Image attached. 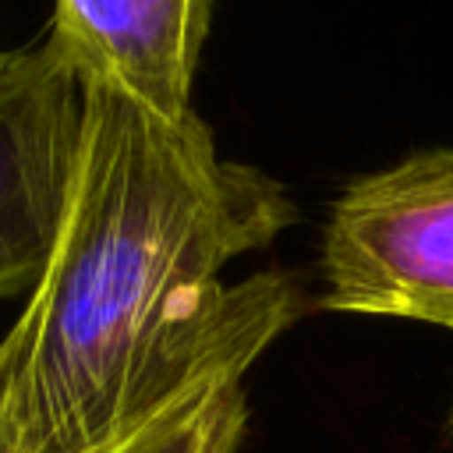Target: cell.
I'll return each mask as SVG.
<instances>
[{
  "instance_id": "obj_6",
  "label": "cell",
  "mask_w": 453,
  "mask_h": 453,
  "mask_svg": "<svg viewBox=\"0 0 453 453\" xmlns=\"http://www.w3.org/2000/svg\"><path fill=\"white\" fill-rule=\"evenodd\" d=\"M0 453H21L18 442H14V435H11V425L4 418V407H0Z\"/></svg>"
},
{
  "instance_id": "obj_5",
  "label": "cell",
  "mask_w": 453,
  "mask_h": 453,
  "mask_svg": "<svg viewBox=\"0 0 453 453\" xmlns=\"http://www.w3.org/2000/svg\"><path fill=\"white\" fill-rule=\"evenodd\" d=\"M255 361H219L198 372L85 453H237L248 425L244 372Z\"/></svg>"
},
{
  "instance_id": "obj_1",
  "label": "cell",
  "mask_w": 453,
  "mask_h": 453,
  "mask_svg": "<svg viewBox=\"0 0 453 453\" xmlns=\"http://www.w3.org/2000/svg\"><path fill=\"white\" fill-rule=\"evenodd\" d=\"M85 85L78 177L53 258L0 340V407L21 453H85L219 361H255L304 308L290 273L226 287L297 205L223 159L191 110L166 120Z\"/></svg>"
},
{
  "instance_id": "obj_3",
  "label": "cell",
  "mask_w": 453,
  "mask_h": 453,
  "mask_svg": "<svg viewBox=\"0 0 453 453\" xmlns=\"http://www.w3.org/2000/svg\"><path fill=\"white\" fill-rule=\"evenodd\" d=\"M85 85L50 42L0 50V301L32 294L78 177Z\"/></svg>"
},
{
  "instance_id": "obj_4",
  "label": "cell",
  "mask_w": 453,
  "mask_h": 453,
  "mask_svg": "<svg viewBox=\"0 0 453 453\" xmlns=\"http://www.w3.org/2000/svg\"><path fill=\"white\" fill-rule=\"evenodd\" d=\"M209 25L212 0H57L50 42L81 81H106L180 120Z\"/></svg>"
},
{
  "instance_id": "obj_2",
  "label": "cell",
  "mask_w": 453,
  "mask_h": 453,
  "mask_svg": "<svg viewBox=\"0 0 453 453\" xmlns=\"http://www.w3.org/2000/svg\"><path fill=\"white\" fill-rule=\"evenodd\" d=\"M322 308L453 329V149L350 180L322 237Z\"/></svg>"
}]
</instances>
